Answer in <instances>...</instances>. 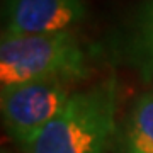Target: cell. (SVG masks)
I'll return each instance as SVG.
<instances>
[{
    "instance_id": "1",
    "label": "cell",
    "mask_w": 153,
    "mask_h": 153,
    "mask_svg": "<svg viewBox=\"0 0 153 153\" xmlns=\"http://www.w3.org/2000/svg\"><path fill=\"white\" fill-rule=\"evenodd\" d=\"M117 82L111 76L71 94L26 153H109L116 138Z\"/></svg>"
},
{
    "instance_id": "2",
    "label": "cell",
    "mask_w": 153,
    "mask_h": 153,
    "mask_svg": "<svg viewBox=\"0 0 153 153\" xmlns=\"http://www.w3.org/2000/svg\"><path fill=\"white\" fill-rule=\"evenodd\" d=\"M87 53L70 31L27 36H2L0 82L12 83L61 78L76 80L87 75Z\"/></svg>"
},
{
    "instance_id": "3",
    "label": "cell",
    "mask_w": 153,
    "mask_h": 153,
    "mask_svg": "<svg viewBox=\"0 0 153 153\" xmlns=\"http://www.w3.org/2000/svg\"><path fill=\"white\" fill-rule=\"evenodd\" d=\"M68 80L46 78L2 87L0 109L7 133L24 150L70 99Z\"/></svg>"
},
{
    "instance_id": "4",
    "label": "cell",
    "mask_w": 153,
    "mask_h": 153,
    "mask_svg": "<svg viewBox=\"0 0 153 153\" xmlns=\"http://www.w3.org/2000/svg\"><path fill=\"white\" fill-rule=\"evenodd\" d=\"M85 0H9L2 36L68 31L85 17Z\"/></svg>"
},
{
    "instance_id": "5",
    "label": "cell",
    "mask_w": 153,
    "mask_h": 153,
    "mask_svg": "<svg viewBox=\"0 0 153 153\" xmlns=\"http://www.w3.org/2000/svg\"><path fill=\"white\" fill-rule=\"evenodd\" d=\"M117 153H153V87L133 102L117 138Z\"/></svg>"
},
{
    "instance_id": "6",
    "label": "cell",
    "mask_w": 153,
    "mask_h": 153,
    "mask_svg": "<svg viewBox=\"0 0 153 153\" xmlns=\"http://www.w3.org/2000/svg\"><path fill=\"white\" fill-rule=\"evenodd\" d=\"M138 46L143 60L153 70V2H150L141 12L138 24Z\"/></svg>"
}]
</instances>
